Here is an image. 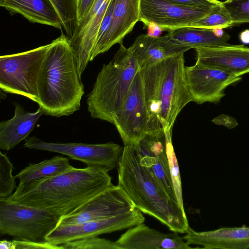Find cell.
I'll list each match as a JSON object with an SVG mask.
<instances>
[{"label": "cell", "instance_id": "1", "mask_svg": "<svg viewBox=\"0 0 249 249\" xmlns=\"http://www.w3.org/2000/svg\"><path fill=\"white\" fill-rule=\"evenodd\" d=\"M113 184L108 171L93 166H72L53 177L18 185L9 200L66 215Z\"/></svg>", "mask_w": 249, "mask_h": 249}, {"label": "cell", "instance_id": "2", "mask_svg": "<svg viewBox=\"0 0 249 249\" xmlns=\"http://www.w3.org/2000/svg\"><path fill=\"white\" fill-rule=\"evenodd\" d=\"M84 94L73 49L62 32L50 43L42 63L37 103L45 115L69 116L79 110Z\"/></svg>", "mask_w": 249, "mask_h": 249}, {"label": "cell", "instance_id": "3", "mask_svg": "<svg viewBox=\"0 0 249 249\" xmlns=\"http://www.w3.org/2000/svg\"><path fill=\"white\" fill-rule=\"evenodd\" d=\"M185 67L181 53L140 70L147 111V133L172 130L179 113L193 101Z\"/></svg>", "mask_w": 249, "mask_h": 249}, {"label": "cell", "instance_id": "4", "mask_svg": "<svg viewBox=\"0 0 249 249\" xmlns=\"http://www.w3.org/2000/svg\"><path fill=\"white\" fill-rule=\"evenodd\" d=\"M117 167L118 185L137 209L159 220L172 231L187 232L190 226L184 208L172 200L141 165L135 144L124 145Z\"/></svg>", "mask_w": 249, "mask_h": 249}, {"label": "cell", "instance_id": "5", "mask_svg": "<svg viewBox=\"0 0 249 249\" xmlns=\"http://www.w3.org/2000/svg\"><path fill=\"white\" fill-rule=\"evenodd\" d=\"M139 70L132 50L120 43L112 59L103 66L88 96V109L92 118L112 124Z\"/></svg>", "mask_w": 249, "mask_h": 249}, {"label": "cell", "instance_id": "6", "mask_svg": "<svg viewBox=\"0 0 249 249\" xmlns=\"http://www.w3.org/2000/svg\"><path fill=\"white\" fill-rule=\"evenodd\" d=\"M60 216L38 208L0 198V233L19 239L46 242Z\"/></svg>", "mask_w": 249, "mask_h": 249}, {"label": "cell", "instance_id": "7", "mask_svg": "<svg viewBox=\"0 0 249 249\" xmlns=\"http://www.w3.org/2000/svg\"><path fill=\"white\" fill-rule=\"evenodd\" d=\"M49 45L0 56V89L5 93L20 95L37 103L39 73Z\"/></svg>", "mask_w": 249, "mask_h": 249}, {"label": "cell", "instance_id": "8", "mask_svg": "<svg viewBox=\"0 0 249 249\" xmlns=\"http://www.w3.org/2000/svg\"><path fill=\"white\" fill-rule=\"evenodd\" d=\"M24 147L60 153L82 161L87 166L101 167L108 172L118 167L123 149L119 144L112 142L102 144L48 142L35 136L27 137Z\"/></svg>", "mask_w": 249, "mask_h": 249}, {"label": "cell", "instance_id": "9", "mask_svg": "<svg viewBox=\"0 0 249 249\" xmlns=\"http://www.w3.org/2000/svg\"><path fill=\"white\" fill-rule=\"evenodd\" d=\"M147 119L142 76L139 70L112 122L124 145L138 143L145 136L147 133Z\"/></svg>", "mask_w": 249, "mask_h": 249}, {"label": "cell", "instance_id": "10", "mask_svg": "<svg viewBox=\"0 0 249 249\" xmlns=\"http://www.w3.org/2000/svg\"><path fill=\"white\" fill-rule=\"evenodd\" d=\"M136 208L124 190L118 185H113L71 213L60 216L57 225H73L107 218Z\"/></svg>", "mask_w": 249, "mask_h": 249}, {"label": "cell", "instance_id": "11", "mask_svg": "<svg viewBox=\"0 0 249 249\" xmlns=\"http://www.w3.org/2000/svg\"><path fill=\"white\" fill-rule=\"evenodd\" d=\"M144 220L142 212L136 208L107 218L73 225H57L47 236L46 241L51 244L62 245L68 242L130 228Z\"/></svg>", "mask_w": 249, "mask_h": 249}, {"label": "cell", "instance_id": "12", "mask_svg": "<svg viewBox=\"0 0 249 249\" xmlns=\"http://www.w3.org/2000/svg\"><path fill=\"white\" fill-rule=\"evenodd\" d=\"M211 9L183 6L166 0H141L139 21L147 27L154 24L162 31H170L190 26Z\"/></svg>", "mask_w": 249, "mask_h": 249}, {"label": "cell", "instance_id": "13", "mask_svg": "<svg viewBox=\"0 0 249 249\" xmlns=\"http://www.w3.org/2000/svg\"><path fill=\"white\" fill-rule=\"evenodd\" d=\"M185 74L193 101L198 104L219 103L225 95V89L242 79L219 69L196 63L185 67Z\"/></svg>", "mask_w": 249, "mask_h": 249}, {"label": "cell", "instance_id": "14", "mask_svg": "<svg viewBox=\"0 0 249 249\" xmlns=\"http://www.w3.org/2000/svg\"><path fill=\"white\" fill-rule=\"evenodd\" d=\"M168 131L163 130L147 133L138 143L134 144L139 153L141 165L148 170L169 197L179 204L171 177L166 154Z\"/></svg>", "mask_w": 249, "mask_h": 249}, {"label": "cell", "instance_id": "15", "mask_svg": "<svg viewBox=\"0 0 249 249\" xmlns=\"http://www.w3.org/2000/svg\"><path fill=\"white\" fill-rule=\"evenodd\" d=\"M111 0H95L85 19L76 26L72 36L69 39L81 79L90 61L100 24Z\"/></svg>", "mask_w": 249, "mask_h": 249}, {"label": "cell", "instance_id": "16", "mask_svg": "<svg viewBox=\"0 0 249 249\" xmlns=\"http://www.w3.org/2000/svg\"><path fill=\"white\" fill-rule=\"evenodd\" d=\"M196 63L214 67L236 77L249 73V48L230 45L195 49Z\"/></svg>", "mask_w": 249, "mask_h": 249}, {"label": "cell", "instance_id": "17", "mask_svg": "<svg viewBox=\"0 0 249 249\" xmlns=\"http://www.w3.org/2000/svg\"><path fill=\"white\" fill-rule=\"evenodd\" d=\"M178 232L165 234L145 225L143 222L130 228L115 241L120 249H189L194 248Z\"/></svg>", "mask_w": 249, "mask_h": 249}, {"label": "cell", "instance_id": "18", "mask_svg": "<svg viewBox=\"0 0 249 249\" xmlns=\"http://www.w3.org/2000/svg\"><path fill=\"white\" fill-rule=\"evenodd\" d=\"M141 0H114L109 29L98 48L92 53L90 61L107 52L114 45L123 43L139 21Z\"/></svg>", "mask_w": 249, "mask_h": 249}, {"label": "cell", "instance_id": "19", "mask_svg": "<svg viewBox=\"0 0 249 249\" xmlns=\"http://www.w3.org/2000/svg\"><path fill=\"white\" fill-rule=\"evenodd\" d=\"M129 48L136 56L140 70L191 49L176 41L168 34L159 36L141 35Z\"/></svg>", "mask_w": 249, "mask_h": 249}, {"label": "cell", "instance_id": "20", "mask_svg": "<svg viewBox=\"0 0 249 249\" xmlns=\"http://www.w3.org/2000/svg\"><path fill=\"white\" fill-rule=\"evenodd\" d=\"M183 239L189 245L206 249H247L249 248V227H222L201 232L191 227Z\"/></svg>", "mask_w": 249, "mask_h": 249}, {"label": "cell", "instance_id": "21", "mask_svg": "<svg viewBox=\"0 0 249 249\" xmlns=\"http://www.w3.org/2000/svg\"><path fill=\"white\" fill-rule=\"evenodd\" d=\"M15 106L14 116L0 123V148L4 150L9 151L25 140L44 114L39 107L36 112H30L19 104Z\"/></svg>", "mask_w": 249, "mask_h": 249}, {"label": "cell", "instance_id": "22", "mask_svg": "<svg viewBox=\"0 0 249 249\" xmlns=\"http://www.w3.org/2000/svg\"><path fill=\"white\" fill-rule=\"evenodd\" d=\"M11 16L20 14L30 22L50 26L63 32L59 15L50 0H0Z\"/></svg>", "mask_w": 249, "mask_h": 249}, {"label": "cell", "instance_id": "23", "mask_svg": "<svg viewBox=\"0 0 249 249\" xmlns=\"http://www.w3.org/2000/svg\"><path fill=\"white\" fill-rule=\"evenodd\" d=\"M176 41L190 49L213 47L229 44L230 36L222 29L185 27L169 31Z\"/></svg>", "mask_w": 249, "mask_h": 249}, {"label": "cell", "instance_id": "24", "mask_svg": "<svg viewBox=\"0 0 249 249\" xmlns=\"http://www.w3.org/2000/svg\"><path fill=\"white\" fill-rule=\"evenodd\" d=\"M69 158L57 156L36 163H30L15 176L23 185L36 180L56 176L71 168Z\"/></svg>", "mask_w": 249, "mask_h": 249}, {"label": "cell", "instance_id": "25", "mask_svg": "<svg viewBox=\"0 0 249 249\" xmlns=\"http://www.w3.org/2000/svg\"><path fill=\"white\" fill-rule=\"evenodd\" d=\"M232 26L231 16L221 1L212 7L207 15L193 23L190 27L223 29Z\"/></svg>", "mask_w": 249, "mask_h": 249}, {"label": "cell", "instance_id": "26", "mask_svg": "<svg viewBox=\"0 0 249 249\" xmlns=\"http://www.w3.org/2000/svg\"><path fill=\"white\" fill-rule=\"evenodd\" d=\"M57 11L63 27V32L70 39L77 26L76 0H50Z\"/></svg>", "mask_w": 249, "mask_h": 249}, {"label": "cell", "instance_id": "27", "mask_svg": "<svg viewBox=\"0 0 249 249\" xmlns=\"http://www.w3.org/2000/svg\"><path fill=\"white\" fill-rule=\"evenodd\" d=\"M13 165L6 154L0 152V198H6L16 189Z\"/></svg>", "mask_w": 249, "mask_h": 249}, {"label": "cell", "instance_id": "28", "mask_svg": "<svg viewBox=\"0 0 249 249\" xmlns=\"http://www.w3.org/2000/svg\"><path fill=\"white\" fill-rule=\"evenodd\" d=\"M172 130L167 132L166 140V154L169 165L171 177L176 196L180 205L184 207L181 178L177 158L171 140Z\"/></svg>", "mask_w": 249, "mask_h": 249}, {"label": "cell", "instance_id": "29", "mask_svg": "<svg viewBox=\"0 0 249 249\" xmlns=\"http://www.w3.org/2000/svg\"><path fill=\"white\" fill-rule=\"evenodd\" d=\"M62 246L64 249H120L116 242L98 236L68 242Z\"/></svg>", "mask_w": 249, "mask_h": 249}, {"label": "cell", "instance_id": "30", "mask_svg": "<svg viewBox=\"0 0 249 249\" xmlns=\"http://www.w3.org/2000/svg\"><path fill=\"white\" fill-rule=\"evenodd\" d=\"M222 3L231 16L233 25L249 23V0H226Z\"/></svg>", "mask_w": 249, "mask_h": 249}, {"label": "cell", "instance_id": "31", "mask_svg": "<svg viewBox=\"0 0 249 249\" xmlns=\"http://www.w3.org/2000/svg\"><path fill=\"white\" fill-rule=\"evenodd\" d=\"M0 249H64L62 245H55L48 242H37L27 240H3L0 242Z\"/></svg>", "mask_w": 249, "mask_h": 249}, {"label": "cell", "instance_id": "32", "mask_svg": "<svg viewBox=\"0 0 249 249\" xmlns=\"http://www.w3.org/2000/svg\"><path fill=\"white\" fill-rule=\"evenodd\" d=\"M114 0H111L100 24L92 53L98 48L107 33L111 22Z\"/></svg>", "mask_w": 249, "mask_h": 249}, {"label": "cell", "instance_id": "33", "mask_svg": "<svg viewBox=\"0 0 249 249\" xmlns=\"http://www.w3.org/2000/svg\"><path fill=\"white\" fill-rule=\"evenodd\" d=\"M177 4L196 7L200 8L209 9L216 4L220 2L218 0H166Z\"/></svg>", "mask_w": 249, "mask_h": 249}, {"label": "cell", "instance_id": "34", "mask_svg": "<svg viewBox=\"0 0 249 249\" xmlns=\"http://www.w3.org/2000/svg\"><path fill=\"white\" fill-rule=\"evenodd\" d=\"M95 0H76L77 26L85 19Z\"/></svg>", "mask_w": 249, "mask_h": 249}, {"label": "cell", "instance_id": "35", "mask_svg": "<svg viewBox=\"0 0 249 249\" xmlns=\"http://www.w3.org/2000/svg\"><path fill=\"white\" fill-rule=\"evenodd\" d=\"M212 122L216 124L224 125L228 128H233L238 125L234 118L225 114H221L214 118Z\"/></svg>", "mask_w": 249, "mask_h": 249}, {"label": "cell", "instance_id": "36", "mask_svg": "<svg viewBox=\"0 0 249 249\" xmlns=\"http://www.w3.org/2000/svg\"><path fill=\"white\" fill-rule=\"evenodd\" d=\"M149 32L148 35L151 36H159L162 30L158 26L150 24L148 27Z\"/></svg>", "mask_w": 249, "mask_h": 249}, {"label": "cell", "instance_id": "37", "mask_svg": "<svg viewBox=\"0 0 249 249\" xmlns=\"http://www.w3.org/2000/svg\"><path fill=\"white\" fill-rule=\"evenodd\" d=\"M241 41L244 44H249V30H246L240 35Z\"/></svg>", "mask_w": 249, "mask_h": 249}]
</instances>
